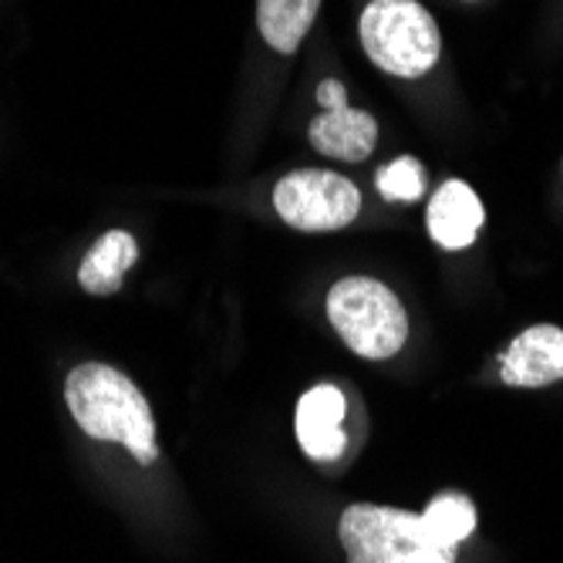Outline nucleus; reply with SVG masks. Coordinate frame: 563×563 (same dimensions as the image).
I'll return each mask as SVG.
<instances>
[{"instance_id":"obj_1","label":"nucleus","mask_w":563,"mask_h":563,"mask_svg":"<svg viewBox=\"0 0 563 563\" xmlns=\"http://www.w3.org/2000/svg\"><path fill=\"white\" fill-rule=\"evenodd\" d=\"M65 401L71 408V419L101 442L125 445L142 466L156 463V422L145 395L112 365H78L65 382Z\"/></svg>"},{"instance_id":"obj_2","label":"nucleus","mask_w":563,"mask_h":563,"mask_svg":"<svg viewBox=\"0 0 563 563\" xmlns=\"http://www.w3.org/2000/svg\"><path fill=\"white\" fill-rule=\"evenodd\" d=\"M328 318L338 338L368 362L398 354L408 338L401 300L375 277H344L328 294Z\"/></svg>"},{"instance_id":"obj_3","label":"nucleus","mask_w":563,"mask_h":563,"mask_svg":"<svg viewBox=\"0 0 563 563\" xmlns=\"http://www.w3.org/2000/svg\"><path fill=\"white\" fill-rule=\"evenodd\" d=\"M357 31L375 68L398 78H422L442 55L439 24L416 0H372Z\"/></svg>"},{"instance_id":"obj_4","label":"nucleus","mask_w":563,"mask_h":563,"mask_svg":"<svg viewBox=\"0 0 563 563\" xmlns=\"http://www.w3.org/2000/svg\"><path fill=\"white\" fill-rule=\"evenodd\" d=\"M274 210L300 233L344 230L362 213V192L347 176L328 169H300L277 183Z\"/></svg>"},{"instance_id":"obj_5","label":"nucleus","mask_w":563,"mask_h":563,"mask_svg":"<svg viewBox=\"0 0 563 563\" xmlns=\"http://www.w3.org/2000/svg\"><path fill=\"white\" fill-rule=\"evenodd\" d=\"M338 537L347 553V563H398L416 547L442 550L426 530L422 517L408 514V509L375 506V503L347 506L338 523Z\"/></svg>"},{"instance_id":"obj_6","label":"nucleus","mask_w":563,"mask_h":563,"mask_svg":"<svg viewBox=\"0 0 563 563\" xmlns=\"http://www.w3.org/2000/svg\"><path fill=\"white\" fill-rule=\"evenodd\" d=\"M318 101L324 106V115H318L311 122V145L321 152V156L341 159V163H365L375 142H378V122L347 106L344 85L338 78H328L318 85Z\"/></svg>"},{"instance_id":"obj_7","label":"nucleus","mask_w":563,"mask_h":563,"mask_svg":"<svg viewBox=\"0 0 563 563\" xmlns=\"http://www.w3.org/2000/svg\"><path fill=\"white\" fill-rule=\"evenodd\" d=\"M503 382L509 388H543L563 378V331L553 324L527 328L503 354Z\"/></svg>"},{"instance_id":"obj_8","label":"nucleus","mask_w":563,"mask_h":563,"mask_svg":"<svg viewBox=\"0 0 563 563\" xmlns=\"http://www.w3.org/2000/svg\"><path fill=\"white\" fill-rule=\"evenodd\" d=\"M344 412H347V401L334 385H314L297 401V419H294L297 442L307 455L318 459V463H334L344 452L347 445L344 429H341Z\"/></svg>"},{"instance_id":"obj_9","label":"nucleus","mask_w":563,"mask_h":563,"mask_svg":"<svg viewBox=\"0 0 563 563\" xmlns=\"http://www.w3.org/2000/svg\"><path fill=\"white\" fill-rule=\"evenodd\" d=\"M483 223H486V210H483L479 196L473 192V186L459 183V179H449L439 186V192L429 202V213H426L429 236L445 250L473 246Z\"/></svg>"},{"instance_id":"obj_10","label":"nucleus","mask_w":563,"mask_h":563,"mask_svg":"<svg viewBox=\"0 0 563 563\" xmlns=\"http://www.w3.org/2000/svg\"><path fill=\"white\" fill-rule=\"evenodd\" d=\"M139 261V243L125 230H112L106 236H98L95 246L88 250V257L78 271V284L88 294L109 297L122 287V277L135 267Z\"/></svg>"},{"instance_id":"obj_11","label":"nucleus","mask_w":563,"mask_h":563,"mask_svg":"<svg viewBox=\"0 0 563 563\" xmlns=\"http://www.w3.org/2000/svg\"><path fill=\"white\" fill-rule=\"evenodd\" d=\"M318 8L321 0H257V27L274 51L294 55L303 34L311 31Z\"/></svg>"},{"instance_id":"obj_12","label":"nucleus","mask_w":563,"mask_h":563,"mask_svg":"<svg viewBox=\"0 0 563 563\" xmlns=\"http://www.w3.org/2000/svg\"><path fill=\"white\" fill-rule=\"evenodd\" d=\"M422 520H426V530L432 533V540L442 550L455 553V547L476 530V506L459 493H442L429 503Z\"/></svg>"},{"instance_id":"obj_13","label":"nucleus","mask_w":563,"mask_h":563,"mask_svg":"<svg viewBox=\"0 0 563 563\" xmlns=\"http://www.w3.org/2000/svg\"><path fill=\"white\" fill-rule=\"evenodd\" d=\"M378 192L388 202H416L426 192V169L419 159L401 156L378 169Z\"/></svg>"},{"instance_id":"obj_14","label":"nucleus","mask_w":563,"mask_h":563,"mask_svg":"<svg viewBox=\"0 0 563 563\" xmlns=\"http://www.w3.org/2000/svg\"><path fill=\"white\" fill-rule=\"evenodd\" d=\"M455 553L449 550H435V547H416L412 553H405L398 563H452Z\"/></svg>"}]
</instances>
